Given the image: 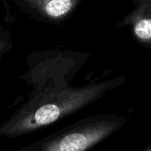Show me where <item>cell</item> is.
<instances>
[{"instance_id":"6da1fadb","label":"cell","mask_w":151,"mask_h":151,"mask_svg":"<svg viewBox=\"0 0 151 151\" xmlns=\"http://www.w3.org/2000/svg\"><path fill=\"white\" fill-rule=\"evenodd\" d=\"M88 58L71 50L32 52L20 79L31 88L26 101L0 124V140L24 136L60 121L124 85L126 76L73 87L70 82Z\"/></svg>"},{"instance_id":"7a4b0ae2","label":"cell","mask_w":151,"mask_h":151,"mask_svg":"<svg viewBox=\"0 0 151 151\" xmlns=\"http://www.w3.org/2000/svg\"><path fill=\"white\" fill-rule=\"evenodd\" d=\"M127 118L101 113L81 119L15 151H88L120 131Z\"/></svg>"},{"instance_id":"3957f363","label":"cell","mask_w":151,"mask_h":151,"mask_svg":"<svg viewBox=\"0 0 151 151\" xmlns=\"http://www.w3.org/2000/svg\"><path fill=\"white\" fill-rule=\"evenodd\" d=\"M133 10L119 26L129 28L136 42L151 48V0H132Z\"/></svg>"},{"instance_id":"277c9868","label":"cell","mask_w":151,"mask_h":151,"mask_svg":"<svg viewBox=\"0 0 151 151\" xmlns=\"http://www.w3.org/2000/svg\"><path fill=\"white\" fill-rule=\"evenodd\" d=\"M23 6L49 20H62L71 14L82 0H16Z\"/></svg>"},{"instance_id":"5b68a950","label":"cell","mask_w":151,"mask_h":151,"mask_svg":"<svg viewBox=\"0 0 151 151\" xmlns=\"http://www.w3.org/2000/svg\"><path fill=\"white\" fill-rule=\"evenodd\" d=\"M13 39L10 32L0 25V63L3 57L13 47Z\"/></svg>"},{"instance_id":"8992f818","label":"cell","mask_w":151,"mask_h":151,"mask_svg":"<svg viewBox=\"0 0 151 151\" xmlns=\"http://www.w3.org/2000/svg\"><path fill=\"white\" fill-rule=\"evenodd\" d=\"M141 151H151V142L150 143H149L143 150H142Z\"/></svg>"}]
</instances>
